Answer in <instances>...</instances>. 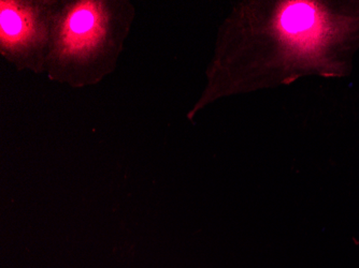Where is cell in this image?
Masks as SVG:
<instances>
[{
    "label": "cell",
    "mask_w": 359,
    "mask_h": 268,
    "mask_svg": "<svg viewBox=\"0 0 359 268\" xmlns=\"http://www.w3.org/2000/svg\"><path fill=\"white\" fill-rule=\"evenodd\" d=\"M258 13V82L344 78L359 51V0L265 3Z\"/></svg>",
    "instance_id": "cell-1"
},
{
    "label": "cell",
    "mask_w": 359,
    "mask_h": 268,
    "mask_svg": "<svg viewBox=\"0 0 359 268\" xmlns=\"http://www.w3.org/2000/svg\"><path fill=\"white\" fill-rule=\"evenodd\" d=\"M104 31V16L100 6L81 3L66 16L60 38L67 53L82 54L97 45Z\"/></svg>",
    "instance_id": "cell-2"
},
{
    "label": "cell",
    "mask_w": 359,
    "mask_h": 268,
    "mask_svg": "<svg viewBox=\"0 0 359 268\" xmlns=\"http://www.w3.org/2000/svg\"><path fill=\"white\" fill-rule=\"evenodd\" d=\"M35 25L32 14L12 3L1 5V38L7 46L25 44L34 36Z\"/></svg>",
    "instance_id": "cell-3"
}]
</instances>
